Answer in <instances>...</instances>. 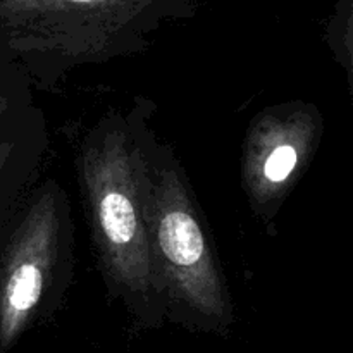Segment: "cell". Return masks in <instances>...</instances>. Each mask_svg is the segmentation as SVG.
Segmentation results:
<instances>
[{"instance_id":"1","label":"cell","mask_w":353,"mask_h":353,"mask_svg":"<svg viewBox=\"0 0 353 353\" xmlns=\"http://www.w3.org/2000/svg\"><path fill=\"white\" fill-rule=\"evenodd\" d=\"M155 103L134 97L112 107L83 134L76 179L93 250L110 299L145 326L165 317L150 250V143Z\"/></svg>"},{"instance_id":"2","label":"cell","mask_w":353,"mask_h":353,"mask_svg":"<svg viewBox=\"0 0 353 353\" xmlns=\"http://www.w3.org/2000/svg\"><path fill=\"white\" fill-rule=\"evenodd\" d=\"M193 0H0V61L54 92L76 69L141 54Z\"/></svg>"},{"instance_id":"3","label":"cell","mask_w":353,"mask_h":353,"mask_svg":"<svg viewBox=\"0 0 353 353\" xmlns=\"http://www.w3.org/2000/svg\"><path fill=\"white\" fill-rule=\"evenodd\" d=\"M150 250L165 317L200 330H223L234 300L192 181L174 148L150 143Z\"/></svg>"},{"instance_id":"4","label":"cell","mask_w":353,"mask_h":353,"mask_svg":"<svg viewBox=\"0 0 353 353\" xmlns=\"http://www.w3.org/2000/svg\"><path fill=\"white\" fill-rule=\"evenodd\" d=\"M69 193L55 178L26 190L0 230V338L9 343L65 302L76 268Z\"/></svg>"},{"instance_id":"5","label":"cell","mask_w":353,"mask_h":353,"mask_svg":"<svg viewBox=\"0 0 353 353\" xmlns=\"http://www.w3.org/2000/svg\"><path fill=\"white\" fill-rule=\"evenodd\" d=\"M323 134V114L302 100L265 107L252 119L241 145L240 179L252 212L262 223H274Z\"/></svg>"}]
</instances>
